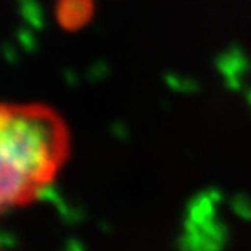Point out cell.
<instances>
[{"label": "cell", "mask_w": 251, "mask_h": 251, "mask_svg": "<svg viewBox=\"0 0 251 251\" xmlns=\"http://www.w3.org/2000/svg\"><path fill=\"white\" fill-rule=\"evenodd\" d=\"M14 42L18 44V47H20L21 51L28 52V54L35 52L37 46H39V42H37V37H35V30H33V28H30L28 25H25V23L14 30Z\"/></svg>", "instance_id": "8fae6325"}, {"label": "cell", "mask_w": 251, "mask_h": 251, "mask_svg": "<svg viewBox=\"0 0 251 251\" xmlns=\"http://www.w3.org/2000/svg\"><path fill=\"white\" fill-rule=\"evenodd\" d=\"M251 63L244 49L237 44H232L227 49L218 52L215 58V70L220 75L224 87L230 93L243 91V78L250 70Z\"/></svg>", "instance_id": "3957f363"}, {"label": "cell", "mask_w": 251, "mask_h": 251, "mask_svg": "<svg viewBox=\"0 0 251 251\" xmlns=\"http://www.w3.org/2000/svg\"><path fill=\"white\" fill-rule=\"evenodd\" d=\"M20 47L16 42H4L2 44V59H4L7 65H16L20 61Z\"/></svg>", "instance_id": "5bb4252c"}, {"label": "cell", "mask_w": 251, "mask_h": 251, "mask_svg": "<svg viewBox=\"0 0 251 251\" xmlns=\"http://www.w3.org/2000/svg\"><path fill=\"white\" fill-rule=\"evenodd\" d=\"M108 131L117 141H122V143H124V141L129 140V127H127V124L122 121H112L108 124Z\"/></svg>", "instance_id": "4fadbf2b"}, {"label": "cell", "mask_w": 251, "mask_h": 251, "mask_svg": "<svg viewBox=\"0 0 251 251\" xmlns=\"http://www.w3.org/2000/svg\"><path fill=\"white\" fill-rule=\"evenodd\" d=\"M93 0H58L54 7L56 21L67 31H77L93 18Z\"/></svg>", "instance_id": "5b68a950"}, {"label": "cell", "mask_w": 251, "mask_h": 251, "mask_svg": "<svg viewBox=\"0 0 251 251\" xmlns=\"http://www.w3.org/2000/svg\"><path fill=\"white\" fill-rule=\"evenodd\" d=\"M16 246H18V235L7 228H2L0 230V250H12Z\"/></svg>", "instance_id": "9a60e30c"}, {"label": "cell", "mask_w": 251, "mask_h": 251, "mask_svg": "<svg viewBox=\"0 0 251 251\" xmlns=\"http://www.w3.org/2000/svg\"><path fill=\"white\" fill-rule=\"evenodd\" d=\"M56 215H58L59 222L67 227H77L78 224H82L86 220V211H84L82 206H77V204H72L63 201L54 208Z\"/></svg>", "instance_id": "9c48e42d"}, {"label": "cell", "mask_w": 251, "mask_h": 251, "mask_svg": "<svg viewBox=\"0 0 251 251\" xmlns=\"http://www.w3.org/2000/svg\"><path fill=\"white\" fill-rule=\"evenodd\" d=\"M18 14H20L21 21L33 28L35 31L44 30L46 26V14H44L42 5L39 4V0H14Z\"/></svg>", "instance_id": "8992f818"}, {"label": "cell", "mask_w": 251, "mask_h": 251, "mask_svg": "<svg viewBox=\"0 0 251 251\" xmlns=\"http://www.w3.org/2000/svg\"><path fill=\"white\" fill-rule=\"evenodd\" d=\"M30 199L35 201V202L51 204L52 208H56L59 202H63V201H65V199H63V196H61V192H59V188L51 181V178L37 181V183L31 187Z\"/></svg>", "instance_id": "52a82bcc"}, {"label": "cell", "mask_w": 251, "mask_h": 251, "mask_svg": "<svg viewBox=\"0 0 251 251\" xmlns=\"http://www.w3.org/2000/svg\"><path fill=\"white\" fill-rule=\"evenodd\" d=\"M228 237V225L218 216L202 224L181 222V232L176 235L175 246L180 251H220L227 246Z\"/></svg>", "instance_id": "7a4b0ae2"}, {"label": "cell", "mask_w": 251, "mask_h": 251, "mask_svg": "<svg viewBox=\"0 0 251 251\" xmlns=\"http://www.w3.org/2000/svg\"><path fill=\"white\" fill-rule=\"evenodd\" d=\"M61 78L67 87H77L78 82H80V77H78L77 70H74V68H65L61 72Z\"/></svg>", "instance_id": "2e32d148"}, {"label": "cell", "mask_w": 251, "mask_h": 251, "mask_svg": "<svg viewBox=\"0 0 251 251\" xmlns=\"http://www.w3.org/2000/svg\"><path fill=\"white\" fill-rule=\"evenodd\" d=\"M98 230L101 232V234H112V224H108L106 220H100Z\"/></svg>", "instance_id": "ac0fdd59"}, {"label": "cell", "mask_w": 251, "mask_h": 251, "mask_svg": "<svg viewBox=\"0 0 251 251\" xmlns=\"http://www.w3.org/2000/svg\"><path fill=\"white\" fill-rule=\"evenodd\" d=\"M162 82L169 91L178 94H196L201 87L196 78L180 75L176 72H164L162 74Z\"/></svg>", "instance_id": "ba28073f"}, {"label": "cell", "mask_w": 251, "mask_h": 251, "mask_svg": "<svg viewBox=\"0 0 251 251\" xmlns=\"http://www.w3.org/2000/svg\"><path fill=\"white\" fill-rule=\"evenodd\" d=\"M86 250V244L82 241L78 239V237H67V239L63 241V251H84Z\"/></svg>", "instance_id": "e0dca14e"}, {"label": "cell", "mask_w": 251, "mask_h": 251, "mask_svg": "<svg viewBox=\"0 0 251 251\" xmlns=\"http://www.w3.org/2000/svg\"><path fill=\"white\" fill-rule=\"evenodd\" d=\"M228 209L243 222H251V197L244 192H235L228 199Z\"/></svg>", "instance_id": "30bf717a"}, {"label": "cell", "mask_w": 251, "mask_h": 251, "mask_svg": "<svg viewBox=\"0 0 251 251\" xmlns=\"http://www.w3.org/2000/svg\"><path fill=\"white\" fill-rule=\"evenodd\" d=\"M65 152L61 124L49 110L2 106L0 169L37 183L52 176Z\"/></svg>", "instance_id": "6da1fadb"}, {"label": "cell", "mask_w": 251, "mask_h": 251, "mask_svg": "<svg viewBox=\"0 0 251 251\" xmlns=\"http://www.w3.org/2000/svg\"><path fill=\"white\" fill-rule=\"evenodd\" d=\"M110 75V65L105 59H96L86 68V80L89 84H100Z\"/></svg>", "instance_id": "7c38bea8"}, {"label": "cell", "mask_w": 251, "mask_h": 251, "mask_svg": "<svg viewBox=\"0 0 251 251\" xmlns=\"http://www.w3.org/2000/svg\"><path fill=\"white\" fill-rule=\"evenodd\" d=\"M225 201L224 192L218 187H206L194 196L185 204V215L181 222L188 224H202L206 220L215 218L216 208Z\"/></svg>", "instance_id": "277c9868"}, {"label": "cell", "mask_w": 251, "mask_h": 251, "mask_svg": "<svg viewBox=\"0 0 251 251\" xmlns=\"http://www.w3.org/2000/svg\"><path fill=\"white\" fill-rule=\"evenodd\" d=\"M244 98H246L248 106H250V108H251V89H248L246 93H244Z\"/></svg>", "instance_id": "d6986e66"}]
</instances>
